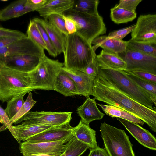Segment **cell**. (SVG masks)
<instances>
[{
    "mask_svg": "<svg viewBox=\"0 0 156 156\" xmlns=\"http://www.w3.org/2000/svg\"><path fill=\"white\" fill-rule=\"evenodd\" d=\"M73 128L70 123L53 127L27 139L26 141L32 143L59 141L73 135Z\"/></svg>",
    "mask_w": 156,
    "mask_h": 156,
    "instance_id": "cell-14",
    "label": "cell"
},
{
    "mask_svg": "<svg viewBox=\"0 0 156 156\" xmlns=\"http://www.w3.org/2000/svg\"><path fill=\"white\" fill-rule=\"evenodd\" d=\"M94 58L87 66L84 72L90 77L95 79L98 73V66L95 58Z\"/></svg>",
    "mask_w": 156,
    "mask_h": 156,
    "instance_id": "cell-41",
    "label": "cell"
},
{
    "mask_svg": "<svg viewBox=\"0 0 156 156\" xmlns=\"http://www.w3.org/2000/svg\"><path fill=\"white\" fill-rule=\"evenodd\" d=\"M62 16L64 20L65 28L69 34L76 32V27L75 22L71 18L63 14Z\"/></svg>",
    "mask_w": 156,
    "mask_h": 156,
    "instance_id": "cell-42",
    "label": "cell"
},
{
    "mask_svg": "<svg viewBox=\"0 0 156 156\" xmlns=\"http://www.w3.org/2000/svg\"><path fill=\"white\" fill-rule=\"evenodd\" d=\"M127 48L156 57V44L138 43L130 39L127 41Z\"/></svg>",
    "mask_w": 156,
    "mask_h": 156,
    "instance_id": "cell-31",
    "label": "cell"
},
{
    "mask_svg": "<svg viewBox=\"0 0 156 156\" xmlns=\"http://www.w3.org/2000/svg\"><path fill=\"white\" fill-rule=\"evenodd\" d=\"M74 135L80 141L94 148L98 146L96 140V131L87 124L80 120L79 124L73 127Z\"/></svg>",
    "mask_w": 156,
    "mask_h": 156,
    "instance_id": "cell-25",
    "label": "cell"
},
{
    "mask_svg": "<svg viewBox=\"0 0 156 156\" xmlns=\"http://www.w3.org/2000/svg\"><path fill=\"white\" fill-rule=\"evenodd\" d=\"M27 37L43 50L47 49L41 35L34 22L30 20L27 31Z\"/></svg>",
    "mask_w": 156,
    "mask_h": 156,
    "instance_id": "cell-34",
    "label": "cell"
},
{
    "mask_svg": "<svg viewBox=\"0 0 156 156\" xmlns=\"http://www.w3.org/2000/svg\"><path fill=\"white\" fill-rule=\"evenodd\" d=\"M136 24L128 27L112 31L109 33L108 37L110 38L122 40L126 35L131 32L135 28Z\"/></svg>",
    "mask_w": 156,
    "mask_h": 156,
    "instance_id": "cell-37",
    "label": "cell"
},
{
    "mask_svg": "<svg viewBox=\"0 0 156 156\" xmlns=\"http://www.w3.org/2000/svg\"><path fill=\"white\" fill-rule=\"evenodd\" d=\"M98 0H74L71 9L80 12L91 15L98 14Z\"/></svg>",
    "mask_w": 156,
    "mask_h": 156,
    "instance_id": "cell-29",
    "label": "cell"
},
{
    "mask_svg": "<svg viewBox=\"0 0 156 156\" xmlns=\"http://www.w3.org/2000/svg\"><path fill=\"white\" fill-rule=\"evenodd\" d=\"M30 156H52L49 155L45 154H32L30 155Z\"/></svg>",
    "mask_w": 156,
    "mask_h": 156,
    "instance_id": "cell-47",
    "label": "cell"
},
{
    "mask_svg": "<svg viewBox=\"0 0 156 156\" xmlns=\"http://www.w3.org/2000/svg\"><path fill=\"white\" fill-rule=\"evenodd\" d=\"M24 102L17 113L9 120L6 127L5 130L11 125L19 120L33 107L36 102L32 97V94L29 92Z\"/></svg>",
    "mask_w": 156,
    "mask_h": 156,
    "instance_id": "cell-32",
    "label": "cell"
},
{
    "mask_svg": "<svg viewBox=\"0 0 156 156\" xmlns=\"http://www.w3.org/2000/svg\"><path fill=\"white\" fill-rule=\"evenodd\" d=\"M98 74L127 96L154 110L153 103L148 94L129 78L124 71L102 69L98 67Z\"/></svg>",
    "mask_w": 156,
    "mask_h": 156,
    "instance_id": "cell-3",
    "label": "cell"
},
{
    "mask_svg": "<svg viewBox=\"0 0 156 156\" xmlns=\"http://www.w3.org/2000/svg\"><path fill=\"white\" fill-rule=\"evenodd\" d=\"M10 119L5 109L0 105V122L3 125L0 127V131L5 130L6 127Z\"/></svg>",
    "mask_w": 156,
    "mask_h": 156,
    "instance_id": "cell-44",
    "label": "cell"
},
{
    "mask_svg": "<svg viewBox=\"0 0 156 156\" xmlns=\"http://www.w3.org/2000/svg\"><path fill=\"white\" fill-rule=\"evenodd\" d=\"M110 17L115 23L119 24L133 21L137 16L136 12L119 8L115 5L110 9Z\"/></svg>",
    "mask_w": 156,
    "mask_h": 156,
    "instance_id": "cell-28",
    "label": "cell"
},
{
    "mask_svg": "<svg viewBox=\"0 0 156 156\" xmlns=\"http://www.w3.org/2000/svg\"><path fill=\"white\" fill-rule=\"evenodd\" d=\"M64 66L58 60L51 59L45 55L42 58L36 68L28 73L34 90H53L54 81L58 73Z\"/></svg>",
    "mask_w": 156,
    "mask_h": 156,
    "instance_id": "cell-7",
    "label": "cell"
},
{
    "mask_svg": "<svg viewBox=\"0 0 156 156\" xmlns=\"http://www.w3.org/2000/svg\"><path fill=\"white\" fill-rule=\"evenodd\" d=\"M47 20L51 24L66 36L69 34L65 28L64 20L62 17V14L51 15L48 17Z\"/></svg>",
    "mask_w": 156,
    "mask_h": 156,
    "instance_id": "cell-36",
    "label": "cell"
},
{
    "mask_svg": "<svg viewBox=\"0 0 156 156\" xmlns=\"http://www.w3.org/2000/svg\"><path fill=\"white\" fill-rule=\"evenodd\" d=\"M64 67L83 72L96 54L88 42L76 33L66 36Z\"/></svg>",
    "mask_w": 156,
    "mask_h": 156,
    "instance_id": "cell-2",
    "label": "cell"
},
{
    "mask_svg": "<svg viewBox=\"0 0 156 156\" xmlns=\"http://www.w3.org/2000/svg\"><path fill=\"white\" fill-rule=\"evenodd\" d=\"M100 131L109 156H135L129 136L124 130L104 122Z\"/></svg>",
    "mask_w": 156,
    "mask_h": 156,
    "instance_id": "cell-5",
    "label": "cell"
},
{
    "mask_svg": "<svg viewBox=\"0 0 156 156\" xmlns=\"http://www.w3.org/2000/svg\"><path fill=\"white\" fill-rule=\"evenodd\" d=\"M33 90L28 73L0 65V100L2 102Z\"/></svg>",
    "mask_w": 156,
    "mask_h": 156,
    "instance_id": "cell-4",
    "label": "cell"
},
{
    "mask_svg": "<svg viewBox=\"0 0 156 156\" xmlns=\"http://www.w3.org/2000/svg\"><path fill=\"white\" fill-rule=\"evenodd\" d=\"M117 119L142 145L150 149L156 150V139L149 131L138 124L119 118Z\"/></svg>",
    "mask_w": 156,
    "mask_h": 156,
    "instance_id": "cell-15",
    "label": "cell"
},
{
    "mask_svg": "<svg viewBox=\"0 0 156 156\" xmlns=\"http://www.w3.org/2000/svg\"><path fill=\"white\" fill-rule=\"evenodd\" d=\"M73 136L54 142L32 143L25 141L20 143V150L23 156L39 154L60 156L65 150L67 142Z\"/></svg>",
    "mask_w": 156,
    "mask_h": 156,
    "instance_id": "cell-11",
    "label": "cell"
},
{
    "mask_svg": "<svg viewBox=\"0 0 156 156\" xmlns=\"http://www.w3.org/2000/svg\"><path fill=\"white\" fill-rule=\"evenodd\" d=\"M25 94L16 96L7 101L5 110L9 118L11 119L19 111L23 105V97Z\"/></svg>",
    "mask_w": 156,
    "mask_h": 156,
    "instance_id": "cell-33",
    "label": "cell"
},
{
    "mask_svg": "<svg viewBox=\"0 0 156 156\" xmlns=\"http://www.w3.org/2000/svg\"><path fill=\"white\" fill-rule=\"evenodd\" d=\"M98 67L102 69L125 71L126 67L125 62L119 54L109 53L102 49L95 56Z\"/></svg>",
    "mask_w": 156,
    "mask_h": 156,
    "instance_id": "cell-19",
    "label": "cell"
},
{
    "mask_svg": "<svg viewBox=\"0 0 156 156\" xmlns=\"http://www.w3.org/2000/svg\"><path fill=\"white\" fill-rule=\"evenodd\" d=\"M32 20L34 22L39 30L46 45V50L49 55L54 57H57L58 54L53 46L48 34L42 25L38 21L37 18H34Z\"/></svg>",
    "mask_w": 156,
    "mask_h": 156,
    "instance_id": "cell-35",
    "label": "cell"
},
{
    "mask_svg": "<svg viewBox=\"0 0 156 156\" xmlns=\"http://www.w3.org/2000/svg\"><path fill=\"white\" fill-rule=\"evenodd\" d=\"M89 148V145L80 141L74 135L67 142L65 150L60 156H80Z\"/></svg>",
    "mask_w": 156,
    "mask_h": 156,
    "instance_id": "cell-27",
    "label": "cell"
},
{
    "mask_svg": "<svg viewBox=\"0 0 156 156\" xmlns=\"http://www.w3.org/2000/svg\"><path fill=\"white\" fill-rule=\"evenodd\" d=\"M62 69L75 82L78 95L83 96L86 98L91 95L94 79L83 72L67 69L64 66Z\"/></svg>",
    "mask_w": 156,
    "mask_h": 156,
    "instance_id": "cell-16",
    "label": "cell"
},
{
    "mask_svg": "<svg viewBox=\"0 0 156 156\" xmlns=\"http://www.w3.org/2000/svg\"><path fill=\"white\" fill-rule=\"evenodd\" d=\"M142 0H120L119 3L115 5L118 7L123 9L133 12H136V10L138 5Z\"/></svg>",
    "mask_w": 156,
    "mask_h": 156,
    "instance_id": "cell-38",
    "label": "cell"
},
{
    "mask_svg": "<svg viewBox=\"0 0 156 156\" xmlns=\"http://www.w3.org/2000/svg\"><path fill=\"white\" fill-rule=\"evenodd\" d=\"M125 72L134 75L141 79L156 84V75L147 72L138 70Z\"/></svg>",
    "mask_w": 156,
    "mask_h": 156,
    "instance_id": "cell-39",
    "label": "cell"
},
{
    "mask_svg": "<svg viewBox=\"0 0 156 156\" xmlns=\"http://www.w3.org/2000/svg\"><path fill=\"white\" fill-rule=\"evenodd\" d=\"M87 156H109L105 148H101L98 146L90 148Z\"/></svg>",
    "mask_w": 156,
    "mask_h": 156,
    "instance_id": "cell-45",
    "label": "cell"
},
{
    "mask_svg": "<svg viewBox=\"0 0 156 156\" xmlns=\"http://www.w3.org/2000/svg\"><path fill=\"white\" fill-rule=\"evenodd\" d=\"M41 58L26 55L0 57V65L14 70L29 73L36 68Z\"/></svg>",
    "mask_w": 156,
    "mask_h": 156,
    "instance_id": "cell-13",
    "label": "cell"
},
{
    "mask_svg": "<svg viewBox=\"0 0 156 156\" xmlns=\"http://www.w3.org/2000/svg\"><path fill=\"white\" fill-rule=\"evenodd\" d=\"M48 0H27L26 4L29 6L33 11H37L43 6Z\"/></svg>",
    "mask_w": 156,
    "mask_h": 156,
    "instance_id": "cell-43",
    "label": "cell"
},
{
    "mask_svg": "<svg viewBox=\"0 0 156 156\" xmlns=\"http://www.w3.org/2000/svg\"><path fill=\"white\" fill-rule=\"evenodd\" d=\"M24 55L40 58L45 55L44 50L35 44L27 36L20 38L8 45L0 48V57Z\"/></svg>",
    "mask_w": 156,
    "mask_h": 156,
    "instance_id": "cell-12",
    "label": "cell"
},
{
    "mask_svg": "<svg viewBox=\"0 0 156 156\" xmlns=\"http://www.w3.org/2000/svg\"><path fill=\"white\" fill-rule=\"evenodd\" d=\"M119 55L126 63L124 71H141L156 75V57L127 48Z\"/></svg>",
    "mask_w": 156,
    "mask_h": 156,
    "instance_id": "cell-9",
    "label": "cell"
},
{
    "mask_svg": "<svg viewBox=\"0 0 156 156\" xmlns=\"http://www.w3.org/2000/svg\"><path fill=\"white\" fill-rule=\"evenodd\" d=\"M97 104L106 115L112 117L121 118L141 125L144 123L137 117L120 108L110 105Z\"/></svg>",
    "mask_w": 156,
    "mask_h": 156,
    "instance_id": "cell-26",
    "label": "cell"
},
{
    "mask_svg": "<svg viewBox=\"0 0 156 156\" xmlns=\"http://www.w3.org/2000/svg\"><path fill=\"white\" fill-rule=\"evenodd\" d=\"M20 38L14 37H0V48L8 45Z\"/></svg>",
    "mask_w": 156,
    "mask_h": 156,
    "instance_id": "cell-46",
    "label": "cell"
},
{
    "mask_svg": "<svg viewBox=\"0 0 156 156\" xmlns=\"http://www.w3.org/2000/svg\"><path fill=\"white\" fill-rule=\"evenodd\" d=\"M91 44L94 51L95 52L99 47L101 48L106 51L119 54L126 50L127 41L119 40L108 37L107 36H99L94 39Z\"/></svg>",
    "mask_w": 156,
    "mask_h": 156,
    "instance_id": "cell-18",
    "label": "cell"
},
{
    "mask_svg": "<svg viewBox=\"0 0 156 156\" xmlns=\"http://www.w3.org/2000/svg\"><path fill=\"white\" fill-rule=\"evenodd\" d=\"M131 36V39L136 42L156 44V14L140 15Z\"/></svg>",
    "mask_w": 156,
    "mask_h": 156,
    "instance_id": "cell-10",
    "label": "cell"
},
{
    "mask_svg": "<svg viewBox=\"0 0 156 156\" xmlns=\"http://www.w3.org/2000/svg\"><path fill=\"white\" fill-rule=\"evenodd\" d=\"M26 36V34L20 31L0 27V37H14L22 38Z\"/></svg>",
    "mask_w": 156,
    "mask_h": 156,
    "instance_id": "cell-40",
    "label": "cell"
},
{
    "mask_svg": "<svg viewBox=\"0 0 156 156\" xmlns=\"http://www.w3.org/2000/svg\"><path fill=\"white\" fill-rule=\"evenodd\" d=\"M55 126L49 125H32L22 123L19 125H11L8 129L14 137L20 143L32 136Z\"/></svg>",
    "mask_w": 156,
    "mask_h": 156,
    "instance_id": "cell-17",
    "label": "cell"
},
{
    "mask_svg": "<svg viewBox=\"0 0 156 156\" xmlns=\"http://www.w3.org/2000/svg\"><path fill=\"white\" fill-rule=\"evenodd\" d=\"M63 14L75 22L76 33L91 43L94 39L106 33L105 25L103 18L99 14L91 15L70 9Z\"/></svg>",
    "mask_w": 156,
    "mask_h": 156,
    "instance_id": "cell-6",
    "label": "cell"
},
{
    "mask_svg": "<svg viewBox=\"0 0 156 156\" xmlns=\"http://www.w3.org/2000/svg\"><path fill=\"white\" fill-rule=\"evenodd\" d=\"M124 72L126 75L134 83L148 94L153 104L156 106V84L141 79L134 75Z\"/></svg>",
    "mask_w": 156,
    "mask_h": 156,
    "instance_id": "cell-30",
    "label": "cell"
},
{
    "mask_svg": "<svg viewBox=\"0 0 156 156\" xmlns=\"http://www.w3.org/2000/svg\"><path fill=\"white\" fill-rule=\"evenodd\" d=\"M72 112L50 111H29L14 124L59 126L69 123Z\"/></svg>",
    "mask_w": 156,
    "mask_h": 156,
    "instance_id": "cell-8",
    "label": "cell"
},
{
    "mask_svg": "<svg viewBox=\"0 0 156 156\" xmlns=\"http://www.w3.org/2000/svg\"><path fill=\"white\" fill-rule=\"evenodd\" d=\"M27 0L15 1L0 10V20L6 21L18 17L28 12L33 11L26 4Z\"/></svg>",
    "mask_w": 156,
    "mask_h": 156,
    "instance_id": "cell-24",
    "label": "cell"
},
{
    "mask_svg": "<svg viewBox=\"0 0 156 156\" xmlns=\"http://www.w3.org/2000/svg\"><path fill=\"white\" fill-rule=\"evenodd\" d=\"M62 68L55 78L53 90L66 97L78 95L75 82Z\"/></svg>",
    "mask_w": 156,
    "mask_h": 156,
    "instance_id": "cell-21",
    "label": "cell"
},
{
    "mask_svg": "<svg viewBox=\"0 0 156 156\" xmlns=\"http://www.w3.org/2000/svg\"><path fill=\"white\" fill-rule=\"evenodd\" d=\"M94 99L131 114L156 132V112L131 98L98 74L95 78L91 94Z\"/></svg>",
    "mask_w": 156,
    "mask_h": 156,
    "instance_id": "cell-1",
    "label": "cell"
},
{
    "mask_svg": "<svg viewBox=\"0 0 156 156\" xmlns=\"http://www.w3.org/2000/svg\"><path fill=\"white\" fill-rule=\"evenodd\" d=\"M94 99L90 97L86 98L83 104L77 108L78 115L81 118V121L87 124L94 120L102 119L105 114L98 108Z\"/></svg>",
    "mask_w": 156,
    "mask_h": 156,
    "instance_id": "cell-20",
    "label": "cell"
},
{
    "mask_svg": "<svg viewBox=\"0 0 156 156\" xmlns=\"http://www.w3.org/2000/svg\"><path fill=\"white\" fill-rule=\"evenodd\" d=\"M74 0H48L46 4L36 11L40 15L47 20L48 17L53 14H62L71 9Z\"/></svg>",
    "mask_w": 156,
    "mask_h": 156,
    "instance_id": "cell-22",
    "label": "cell"
},
{
    "mask_svg": "<svg viewBox=\"0 0 156 156\" xmlns=\"http://www.w3.org/2000/svg\"><path fill=\"white\" fill-rule=\"evenodd\" d=\"M37 18L51 41L58 54L64 53L65 51L66 36L51 24L48 20Z\"/></svg>",
    "mask_w": 156,
    "mask_h": 156,
    "instance_id": "cell-23",
    "label": "cell"
}]
</instances>
